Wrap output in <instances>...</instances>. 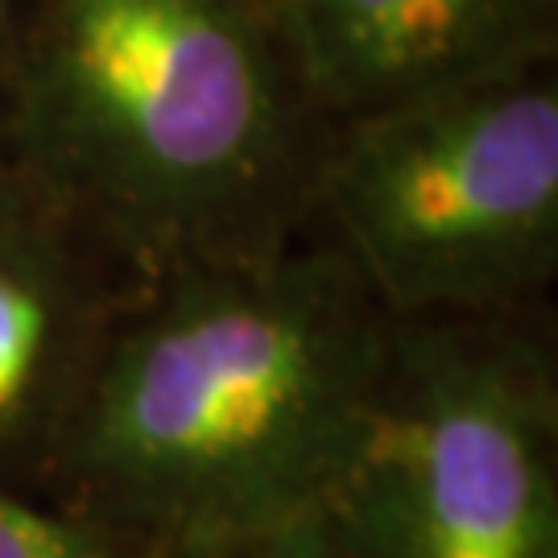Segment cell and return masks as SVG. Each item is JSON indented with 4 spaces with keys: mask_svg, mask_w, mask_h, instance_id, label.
<instances>
[{
    "mask_svg": "<svg viewBox=\"0 0 558 558\" xmlns=\"http://www.w3.org/2000/svg\"><path fill=\"white\" fill-rule=\"evenodd\" d=\"M393 319L306 223L141 278L62 426L41 500L149 555L319 505Z\"/></svg>",
    "mask_w": 558,
    "mask_h": 558,
    "instance_id": "6da1fadb",
    "label": "cell"
},
{
    "mask_svg": "<svg viewBox=\"0 0 558 558\" xmlns=\"http://www.w3.org/2000/svg\"><path fill=\"white\" fill-rule=\"evenodd\" d=\"M323 124L265 0H29L0 154L133 274L311 220Z\"/></svg>",
    "mask_w": 558,
    "mask_h": 558,
    "instance_id": "7a4b0ae2",
    "label": "cell"
},
{
    "mask_svg": "<svg viewBox=\"0 0 558 558\" xmlns=\"http://www.w3.org/2000/svg\"><path fill=\"white\" fill-rule=\"evenodd\" d=\"M306 223L389 319L542 311L558 274V46L323 124Z\"/></svg>",
    "mask_w": 558,
    "mask_h": 558,
    "instance_id": "3957f363",
    "label": "cell"
},
{
    "mask_svg": "<svg viewBox=\"0 0 558 558\" xmlns=\"http://www.w3.org/2000/svg\"><path fill=\"white\" fill-rule=\"evenodd\" d=\"M319 505L348 558H558V368L542 311L393 319Z\"/></svg>",
    "mask_w": 558,
    "mask_h": 558,
    "instance_id": "277c9868",
    "label": "cell"
},
{
    "mask_svg": "<svg viewBox=\"0 0 558 558\" xmlns=\"http://www.w3.org/2000/svg\"><path fill=\"white\" fill-rule=\"evenodd\" d=\"M137 281L0 154V488L41 500L62 426Z\"/></svg>",
    "mask_w": 558,
    "mask_h": 558,
    "instance_id": "5b68a950",
    "label": "cell"
},
{
    "mask_svg": "<svg viewBox=\"0 0 558 558\" xmlns=\"http://www.w3.org/2000/svg\"><path fill=\"white\" fill-rule=\"evenodd\" d=\"M319 124L558 46V0H265Z\"/></svg>",
    "mask_w": 558,
    "mask_h": 558,
    "instance_id": "8992f818",
    "label": "cell"
},
{
    "mask_svg": "<svg viewBox=\"0 0 558 558\" xmlns=\"http://www.w3.org/2000/svg\"><path fill=\"white\" fill-rule=\"evenodd\" d=\"M141 558H348V550L336 538L323 505H306L274 521L170 542Z\"/></svg>",
    "mask_w": 558,
    "mask_h": 558,
    "instance_id": "52a82bcc",
    "label": "cell"
},
{
    "mask_svg": "<svg viewBox=\"0 0 558 558\" xmlns=\"http://www.w3.org/2000/svg\"><path fill=\"white\" fill-rule=\"evenodd\" d=\"M0 558H141L133 546L38 497L0 488Z\"/></svg>",
    "mask_w": 558,
    "mask_h": 558,
    "instance_id": "ba28073f",
    "label": "cell"
},
{
    "mask_svg": "<svg viewBox=\"0 0 558 558\" xmlns=\"http://www.w3.org/2000/svg\"><path fill=\"white\" fill-rule=\"evenodd\" d=\"M25 4H29V0H0V133H4V117H9L13 75H17L21 29H25Z\"/></svg>",
    "mask_w": 558,
    "mask_h": 558,
    "instance_id": "9c48e42d",
    "label": "cell"
}]
</instances>
